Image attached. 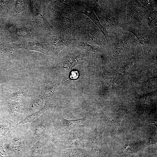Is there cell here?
Listing matches in <instances>:
<instances>
[{
    "label": "cell",
    "instance_id": "obj_17",
    "mask_svg": "<svg viewBox=\"0 0 157 157\" xmlns=\"http://www.w3.org/2000/svg\"><path fill=\"white\" fill-rule=\"evenodd\" d=\"M78 76V74L77 71H73L71 72L70 78L72 79H75L77 78Z\"/></svg>",
    "mask_w": 157,
    "mask_h": 157
},
{
    "label": "cell",
    "instance_id": "obj_15",
    "mask_svg": "<svg viewBox=\"0 0 157 157\" xmlns=\"http://www.w3.org/2000/svg\"><path fill=\"white\" fill-rule=\"evenodd\" d=\"M46 128L44 124H41L38 126L35 130V134L36 135L40 136L42 135Z\"/></svg>",
    "mask_w": 157,
    "mask_h": 157
},
{
    "label": "cell",
    "instance_id": "obj_10",
    "mask_svg": "<svg viewBox=\"0 0 157 157\" xmlns=\"http://www.w3.org/2000/svg\"><path fill=\"white\" fill-rule=\"evenodd\" d=\"M42 143L41 141L35 142L31 148V154L32 157H36L41 153L42 149Z\"/></svg>",
    "mask_w": 157,
    "mask_h": 157
},
{
    "label": "cell",
    "instance_id": "obj_12",
    "mask_svg": "<svg viewBox=\"0 0 157 157\" xmlns=\"http://www.w3.org/2000/svg\"><path fill=\"white\" fill-rule=\"evenodd\" d=\"M9 108L11 113L14 115H18L20 112V106L19 104L16 102L10 104Z\"/></svg>",
    "mask_w": 157,
    "mask_h": 157
},
{
    "label": "cell",
    "instance_id": "obj_2",
    "mask_svg": "<svg viewBox=\"0 0 157 157\" xmlns=\"http://www.w3.org/2000/svg\"><path fill=\"white\" fill-rule=\"evenodd\" d=\"M86 119V117H85L78 119L68 120L62 117L60 121L62 128L68 131L82 126Z\"/></svg>",
    "mask_w": 157,
    "mask_h": 157
},
{
    "label": "cell",
    "instance_id": "obj_4",
    "mask_svg": "<svg viewBox=\"0 0 157 157\" xmlns=\"http://www.w3.org/2000/svg\"><path fill=\"white\" fill-rule=\"evenodd\" d=\"M82 13L88 16L96 24L104 34L106 38L107 39L108 35V32L105 28L101 25L92 9L85 8L83 10Z\"/></svg>",
    "mask_w": 157,
    "mask_h": 157
},
{
    "label": "cell",
    "instance_id": "obj_3",
    "mask_svg": "<svg viewBox=\"0 0 157 157\" xmlns=\"http://www.w3.org/2000/svg\"><path fill=\"white\" fill-rule=\"evenodd\" d=\"M80 135L76 133H68L63 136L62 142L65 145L69 146H76L82 144V139Z\"/></svg>",
    "mask_w": 157,
    "mask_h": 157
},
{
    "label": "cell",
    "instance_id": "obj_8",
    "mask_svg": "<svg viewBox=\"0 0 157 157\" xmlns=\"http://www.w3.org/2000/svg\"><path fill=\"white\" fill-rule=\"evenodd\" d=\"M11 143L13 151L15 152H17L21 150L24 144V141L21 138H16L12 140Z\"/></svg>",
    "mask_w": 157,
    "mask_h": 157
},
{
    "label": "cell",
    "instance_id": "obj_14",
    "mask_svg": "<svg viewBox=\"0 0 157 157\" xmlns=\"http://www.w3.org/2000/svg\"><path fill=\"white\" fill-rule=\"evenodd\" d=\"M25 6V2L23 1H16L15 12L18 14L23 11Z\"/></svg>",
    "mask_w": 157,
    "mask_h": 157
},
{
    "label": "cell",
    "instance_id": "obj_6",
    "mask_svg": "<svg viewBox=\"0 0 157 157\" xmlns=\"http://www.w3.org/2000/svg\"><path fill=\"white\" fill-rule=\"evenodd\" d=\"M49 107V106L48 105H45L43 108L38 111L33 113L26 116L18 124H24L32 122L45 111L48 109Z\"/></svg>",
    "mask_w": 157,
    "mask_h": 157
},
{
    "label": "cell",
    "instance_id": "obj_11",
    "mask_svg": "<svg viewBox=\"0 0 157 157\" xmlns=\"http://www.w3.org/2000/svg\"><path fill=\"white\" fill-rule=\"evenodd\" d=\"M15 33L18 36L26 38H29L31 37L29 31L26 27L17 29L15 31Z\"/></svg>",
    "mask_w": 157,
    "mask_h": 157
},
{
    "label": "cell",
    "instance_id": "obj_13",
    "mask_svg": "<svg viewBox=\"0 0 157 157\" xmlns=\"http://www.w3.org/2000/svg\"><path fill=\"white\" fill-rule=\"evenodd\" d=\"M42 97L38 98L35 100L31 104L30 110L31 112H33L40 108L42 104Z\"/></svg>",
    "mask_w": 157,
    "mask_h": 157
},
{
    "label": "cell",
    "instance_id": "obj_16",
    "mask_svg": "<svg viewBox=\"0 0 157 157\" xmlns=\"http://www.w3.org/2000/svg\"><path fill=\"white\" fill-rule=\"evenodd\" d=\"M8 131V129L6 125L0 124V135L5 136Z\"/></svg>",
    "mask_w": 157,
    "mask_h": 157
},
{
    "label": "cell",
    "instance_id": "obj_1",
    "mask_svg": "<svg viewBox=\"0 0 157 157\" xmlns=\"http://www.w3.org/2000/svg\"><path fill=\"white\" fill-rule=\"evenodd\" d=\"M13 46L14 47L17 49L35 50L46 55H49L47 46L46 44L43 43L27 42L14 44Z\"/></svg>",
    "mask_w": 157,
    "mask_h": 157
},
{
    "label": "cell",
    "instance_id": "obj_9",
    "mask_svg": "<svg viewBox=\"0 0 157 157\" xmlns=\"http://www.w3.org/2000/svg\"><path fill=\"white\" fill-rule=\"evenodd\" d=\"M77 47L86 52H94L96 50L95 46L89 44L86 42H78Z\"/></svg>",
    "mask_w": 157,
    "mask_h": 157
},
{
    "label": "cell",
    "instance_id": "obj_7",
    "mask_svg": "<svg viewBox=\"0 0 157 157\" xmlns=\"http://www.w3.org/2000/svg\"><path fill=\"white\" fill-rule=\"evenodd\" d=\"M104 129L103 126L100 124L97 123L93 135V140L95 142V143L98 144L102 138Z\"/></svg>",
    "mask_w": 157,
    "mask_h": 157
},
{
    "label": "cell",
    "instance_id": "obj_5",
    "mask_svg": "<svg viewBox=\"0 0 157 157\" xmlns=\"http://www.w3.org/2000/svg\"><path fill=\"white\" fill-rule=\"evenodd\" d=\"M75 40H69L63 39L60 37L55 36L52 38L51 43L54 45L56 50L57 54L62 50L64 47L68 45L71 42Z\"/></svg>",
    "mask_w": 157,
    "mask_h": 157
}]
</instances>
